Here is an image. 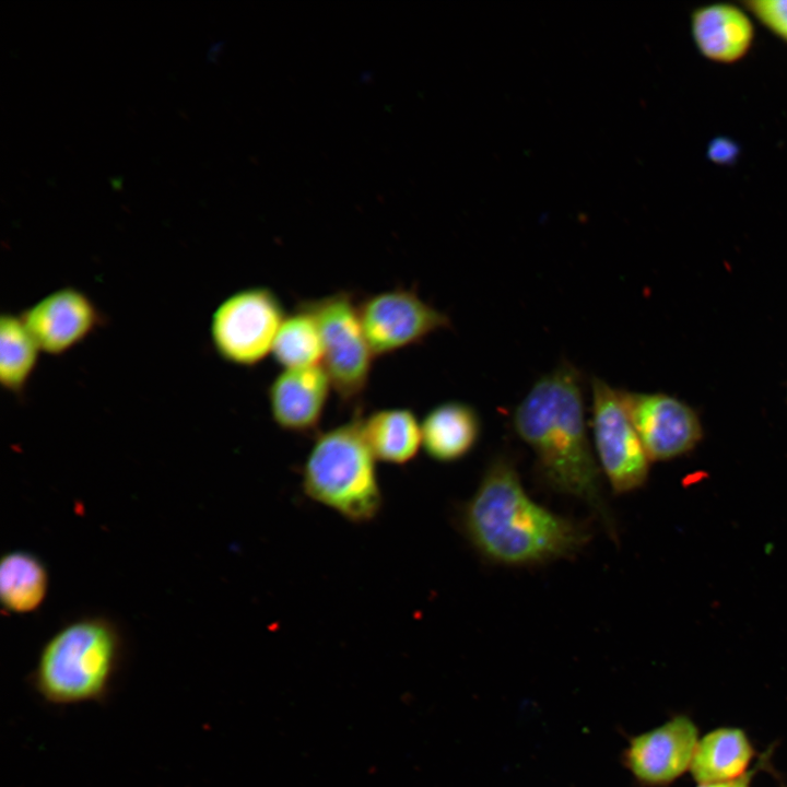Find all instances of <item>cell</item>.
<instances>
[{"mask_svg": "<svg viewBox=\"0 0 787 787\" xmlns=\"http://www.w3.org/2000/svg\"><path fill=\"white\" fill-rule=\"evenodd\" d=\"M513 426L554 491L584 502L616 539L585 421L582 374L568 362L541 376L513 413Z\"/></svg>", "mask_w": 787, "mask_h": 787, "instance_id": "1", "label": "cell"}, {"mask_svg": "<svg viewBox=\"0 0 787 787\" xmlns=\"http://www.w3.org/2000/svg\"><path fill=\"white\" fill-rule=\"evenodd\" d=\"M474 549L496 564L527 566L569 557L589 540L584 525L533 501L513 460L494 457L461 513Z\"/></svg>", "mask_w": 787, "mask_h": 787, "instance_id": "2", "label": "cell"}, {"mask_svg": "<svg viewBox=\"0 0 787 787\" xmlns=\"http://www.w3.org/2000/svg\"><path fill=\"white\" fill-rule=\"evenodd\" d=\"M124 647L113 622L98 616L73 621L44 644L28 683L54 707L104 703L113 693Z\"/></svg>", "mask_w": 787, "mask_h": 787, "instance_id": "3", "label": "cell"}, {"mask_svg": "<svg viewBox=\"0 0 787 787\" xmlns=\"http://www.w3.org/2000/svg\"><path fill=\"white\" fill-rule=\"evenodd\" d=\"M302 488L313 501L353 524L372 521L383 506L376 458L361 416L319 433L302 469Z\"/></svg>", "mask_w": 787, "mask_h": 787, "instance_id": "4", "label": "cell"}, {"mask_svg": "<svg viewBox=\"0 0 787 787\" xmlns=\"http://www.w3.org/2000/svg\"><path fill=\"white\" fill-rule=\"evenodd\" d=\"M298 305L316 319L322 340V362L334 392L342 402H355L365 392L374 354L365 337L357 303L346 291Z\"/></svg>", "mask_w": 787, "mask_h": 787, "instance_id": "5", "label": "cell"}, {"mask_svg": "<svg viewBox=\"0 0 787 787\" xmlns=\"http://www.w3.org/2000/svg\"><path fill=\"white\" fill-rule=\"evenodd\" d=\"M286 314L275 292L267 286L240 289L225 297L210 320V338L225 362L255 366L271 354Z\"/></svg>", "mask_w": 787, "mask_h": 787, "instance_id": "6", "label": "cell"}, {"mask_svg": "<svg viewBox=\"0 0 787 787\" xmlns=\"http://www.w3.org/2000/svg\"><path fill=\"white\" fill-rule=\"evenodd\" d=\"M592 432L599 463L616 494L632 492L647 480L649 458L622 402L620 391L594 376Z\"/></svg>", "mask_w": 787, "mask_h": 787, "instance_id": "7", "label": "cell"}, {"mask_svg": "<svg viewBox=\"0 0 787 787\" xmlns=\"http://www.w3.org/2000/svg\"><path fill=\"white\" fill-rule=\"evenodd\" d=\"M362 327L374 356L388 355L451 327L449 317L415 290L393 287L357 303Z\"/></svg>", "mask_w": 787, "mask_h": 787, "instance_id": "8", "label": "cell"}, {"mask_svg": "<svg viewBox=\"0 0 787 787\" xmlns=\"http://www.w3.org/2000/svg\"><path fill=\"white\" fill-rule=\"evenodd\" d=\"M619 391L649 460L683 456L702 439L700 416L686 402L665 392Z\"/></svg>", "mask_w": 787, "mask_h": 787, "instance_id": "9", "label": "cell"}, {"mask_svg": "<svg viewBox=\"0 0 787 787\" xmlns=\"http://www.w3.org/2000/svg\"><path fill=\"white\" fill-rule=\"evenodd\" d=\"M700 739L694 720L684 714L633 737L623 761L633 777L648 787L668 786L690 771Z\"/></svg>", "mask_w": 787, "mask_h": 787, "instance_id": "10", "label": "cell"}, {"mask_svg": "<svg viewBox=\"0 0 787 787\" xmlns=\"http://www.w3.org/2000/svg\"><path fill=\"white\" fill-rule=\"evenodd\" d=\"M40 351L63 354L85 340L102 324L92 299L74 287H61L44 296L21 315Z\"/></svg>", "mask_w": 787, "mask_h": 787, "instance_id": "11", "label": "cell"}, {"mask_svg": "<svg viewBox=\"0 0 787 787\" xmlns=\"http://www.w3.org/2000/svg\"><path fill=\"white\" fill-rule=\"evenodd\" d=\"M331 389L330 378L322 365L283 368L267 391L273 422L290 433L315 432Z\"/></svg>", "mask_w": 787, "mask_h": 787, "instance_id": "12", "label": "cell"}, {"mask_svg": "<svg viewBox=\"0 0 787 787\" xmlns=\"http://www.w3.org/2000/svg\"><path fill=\"white\" fill-rule=\"evenodd\" d=\"M481 430L477 410L462 401H445L427 411L421 422L422 447L438 462H454L475 446Z\"/></svg>", "mask_w": 787, "mask_h": 787, "instance_id": "13", "label": "cell"}, {"mask_svg": "<svg viewBox=\"0 0 787 787\" xmlns=\"http://www.w3.org/2000/svg\"><path fill=\"white\" fill-rule=\"evenodd\" d=\"M692 34L698 50L717 62H733L750 49L753 26L748 15L728 3L698 8L692 14Z\"/></svg>", "mask_w": 787, "mask_h": 787, "instance_id": "14", "label": "cell"}, {"mask_svg": "<svg viewBox=\"0 0 787 787\" xmlns=\"http://www.w3.org/2000/svg\"><path fill=\"white\" fill-rule=\"evenodd\" d=\"M754 755L743 729L719 727L700 737L689 772L697 784L731 780L750 771Z\"/></svg>", "mask_w": 787, "mask_h": 787, "instance_id": "15", "label": "cell"}, {"mask_svg": "<svg viewBox=\"0 0 787 787\" xmlns=\"http://www.w3.org/2000/svg\"><path fill=\"white\" fill-rule=\"evenodd\" d=\"M364 438L376 460L403 466L422 447L421 422L408 408H385L361 418Z\"/></svg>", "mask_w": 787, "mask_h": 787, "instance_id": "16", "label": "cell"}, {"mask_svg": "<svg viewBox=\"0 0 787 787\" xmlns=\"http://www.w3.org/2000/svg\"><path fill=\"white\" fill-rule=\"evenodd\" d=\"M48 589L45 564L27 551L4 554L0 563V600L8 612L23 614L35 611Z\"/></svg>", "mask_w": 787, "mask_h": 787, "instance_id": "17", "label": "cell"}, {"mask_svg": "<svg viewBox=\"0 0 787 787\" xmlns=\"http://www.w3.org/2000/svg\"><path fill=\"white\" fill-rule=\"evenodd\" d=\"M271 354L282 369L321 365L322 340L315 317L297 305L295 310L283 319Z\"/></svg>", "mask_w": 787, "mask_h": 787, "instance_id": "18", "label": "cell"}, {"mask_svg": "<svg viewBox=\"0 0 787 787\" xmlns=\"http://www.w3.org/2000/svg\"><path fill=\"white\" fill-rule=\"evenodd\" d=\"M40 349L21 316L0 319V381L13 393L21 392L33 375Z\"/></svg>", "mask_w": 787, "mask_h": 787, "instance_id": "19", "label": "cell"}, {"mask_svg": "<svg viewBox=\"0 0 787 787\" xmlns=\"http://www.w3.org/2000/svg\"><path fill=\"white\" fill-rule=\"evenodd\" d=\"M744 4L765 26L787 42V0H750Z\"/></svg>", "mask_w": 787, "mask_h": 787, "instance_id": "20", "label": "cell"}, {"mask_svg": "<svg viewBox=\"0 0 787 787\" xmlns=\"http://www.w3.org/2000/svg\"><path fill=\"white\" fill-rule=\"evenodd\" d=\"M772 753V749L765 751L762 756L757 760L756 764L750 768L748 773L742 775L739 778L726 780V782H716V783H707V784H697V787H751L752 780L754 776L757 774V772L765 767V764L770 761V755Z\"/></svg>", "mask_w": 787, "mask_h": 787, "instance_id": "21", "label": "cell"}, {"mask_svg": "<svg viewBox=\"0 0 787 787\" xmlns=\"http://www.w3.org/2000/svg\"><path fill=\"white\" fill-rule=\"evenodd\" d=\"M737 144L726 138H718L712 141L708 148V156L716 163L729 164L735 161L738 155Z\"/></svg>", "mask_w": 787, "mask_h": 787, "instance_id": "22", "label": "cell"}, {"mask_svg": "<svg viewBox=\"0 0 787 787\" xmlns=\"http://www.w3.org/2000/svg\"><path fill=\"white\" fill-rule=\"evenodd\" d=\"M783 787H787V786H783Z\"/></svg>", "mask_w": 787, "mask_h": 787, "instance_id": "23", "label": "cell"}]
</instances>
